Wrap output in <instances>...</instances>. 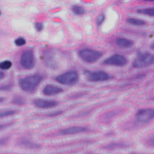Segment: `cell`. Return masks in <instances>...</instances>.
Returning <instances> with one entry per match:
<instances>
[{"label":"cell","mask_w":154,"mask_h":154,"mask_svg":"<svg viewBox=\"0 0 154 154\" xmlns=\"http://www.w3.org/2000/svg\"><path fill=\"white\" fill-rule=\"evenodd\" d=\"M11 62L8 60L4 61L0 63V69L2 70H7L11 67Z\"/></svg>","instance_id":"cell-19"},{"label":"cell","mask_w":154,"mask_h":154,"mask_svg":"<svg viewBox=\"0 0 154 154\" xmlns=\"http://www.w3.org/2000/svg\"><path fill=\"white\" fill-rule=\"evenodd\" d=\"M79 80V74L75 70H69L66 72L55 78V81L58 82L66 85H73Z\"/></svg>","instance_id":"cell-4"},{"label":"cell","mask_w":154,"mask_h":154,"mask_svg":"<svg viewBox=\"0 0 154 154\" xmlns=\"http://www.w3.org/2000/svg\"><path fill=\"white\" fill-rule=\"evenodd\" d=\"M85 131L86 128L82 126H72L61 130L60 133L61 135H71L82 132Z\"/></svg>","instance_id":"cell-13"},{"label":"cell","mask_w":154,"mask_h":154,"mask_svg":"<svg viewBox=\"0 0 154 154\" xmlns=\"http://www.w3.org/2000/svg\"><path fill=\"white\" fill-rule=\"evenodd\" d=\"M5 127H6L5 125H1V124H0V131H1L2 129H4Z\"/></svg>","instance_id":"cell-25"},{"label":"cell","mask_w":154,"mask_h":154,"mask_svg":"<svg viewBox=\"0 0 154 154\" xmlns=\"http://www.w3.org/2000/svg\"><path fill=\"white\" fill-rule=\"evenodd\" d=\"M116 44L119 48L122 49H128L133 46L134 42L126 38L119 37L116 39Z\"/></svg>","instance_id":"cell-12"},{"label":"cell","mask_w":154,"mask_h":154,"mask_svg":"<svg viewBox=\"0 0 154 154\" xmlns=\"http://www.w3.org/2000/svg\"><path fill=\"white\" fill-rule=\"evenodd\" d=\"M150 48L152 50H154V42L152 43L150 45Z\"/></svg>","instance_id":"cell-26"},{"label":"cell","mask_w":154,"mask_h":154,"mask_svg":"<svg viewBox=\"0 0 154 154\" xmlns=\"http://www.w3.org/2000/svg\"><path fill=\"white\" fill-rule=\"evenodd\" d=\"M63 91V90L56 85L48 84L43 89V93L46 96H54Z\"/></svg>","instance_id":"cell-11"},{"label":"cell","mask_w":154,"mask_h":154,"mask_svg":"<svg viewBox=\"0 0 154 154\" xmlns=\"http://www.w3.org/2000/svg\"><path fill=\"white\" fill-rule=\"evenodd\" d=\"M137 13L150 17H154V7L139 8L137 10Z\"/></svg>","instance_id":"cell-15"},{"label":"cell","mask_w":154,"mask_h":154,"mask_svg":"<svg viewBox=\"0 0 154 154\" xmlns=\"http://www.w3.org/2000/svg\"><path fill=\"white\" fill-rule=\"evenodd\" d=\"M20 145L28 149H37L39 147V146L37 144L34 143L29 140L26 138H23L20 141Z\"/></svg>","instance_id":"cell-14"},{"label":"cell","mask_w":154,"mask_h":154,"mask_svg":"<svg viewBox=\"0 0 154 154\" xmlns=\"http://www.w3.org/2000/svg\"><path fill=\"white\" fill-rule=\"evenodd\" d=\"M126 22L132 25L135 26H143L146 25V22L143 20L140 19H137V18H134V17H129L126 19Z\"/></svg>","instance_id":"cell-16"},{"label":"cell","mask_w":154,"mask_h":154,"mask_svg":"<svg viewBox=\"0 0 154 154\" xmlns=\"http://www.w3.org/2000/svg\"><path fill=\"white\" fill-rule=\"evenodd\" d=\"M4 97H2L0 96V103H1V102H2L4 101Z\"/></svg>","instance_id":"cell-27"},{"label":"cell","mask_w":154,"mask_h":154,"mask_svg":"<svg viewBox=\"0 0 154 154\" xmlns=\"http://www.w3.org/2000/svg\"><path fill=\"white\" fill-rule=\"evenodd\" d=\"M135 117L140 123H147L154 118V109L151 108L141 109L136 113Z\"/></svg>","instance_id":"cell-9"},{"label":"cell","mask_w":154,"mask_h":154,"mask_svg":"<svg viewBox=\"0 0 154 154\" xmlns=\"http://www.w3.org/2000/svg\"><path fill=\"white\" fill-rule=\"evenodd\" d=\"M72 10L76 15L81 16L85 13V9L81 5H73L72 7Z\"/></svg>","instance_id":"cell-17"},{"label":"cell","mask_w":154,"mask_h":154,"mask_svg":"<svg viewBox=\"0 0 154 154\" xmlns=\"http://www.w3.org/2000/svg\"><path fill=\"white\" fill-rule=\"evenodd\" d=\"M13 103H16V104H18V105H21V104H23L24 103V100L23 99V98H22L20 96H18V97H16L13 99Z\"/></svg>","instance_id":"cell-22"},{"label":"cell","mask_w":154,"mask_h":154,"mask_svg":"<svg viewBox=\"0 0 154 154\" xmlns=\"http://www.w3.org/2000/svg\"><path fill=\"white\" fill-rule=\"evenodd\" d=\"M154 63V55L149 52H139L134 60L132 66L135 69H143Z\"/></svg>","instance_id":"cell-1"},{"label":"cell","mask_w":154,"mask_h":154,"mask_svg":"<svg viewBox=\"0 0 154 154\" xmlns=\"http://www.w3.org/2000/svg\"><path fill=\"white\" fill-rule=\"evenodd\" d=\"M14 43L16 44V45H17L18 46H21L24 45L26 43V41H25V38H23V37H19L15 40Z\"/></svg>","instance_id":"cell-21"},{"label":"cell","mask_w":154,"mask_h":154,"mask_svg":"<svg viewBox=\"0 0 154 154\" xmlns=\"http://www.w3.org/2000/svg\"><path fill=\"white\" fill-rule=\"evenodd\" d=\"M21 66L25 69H31L34 67L35 64L33 52L31 50H26L21 55L20 59Z\"/></svg>","instance_id":"cell-7"},{"label":"cell","mask_w":154,"mask_h":154,"mask_svg":"<svg viewBox=\"0 0 154 154\" xmlns=\"http://www.w3.org/2000/svg\"><path fill=\"white\" fill-rule=\"evenodd\" d=\"M35 28L37 29V31H40L43 29V24L41 23V22H37L35 24Z\"/></svg>","instance_id":"cell-23"},{"label":"cell","mask_w":154,"mask_h":154,"mask_svg":"<svg viewBox=\"0 0 154 154\" xmlns=\"http://www.w3.org/2000/svg\"><path fill=\"white\" fill-rule=\"evenodd\" d=\"M43 60L45 64L50 69L56 70L58 67L56 55L52 49H48L43 53Z\"/></svg>","instance_id":"cell-6"},{"label":"cell","mask_w":154,"mask_h":154,"mask_svg":"<svg viewBox=\"0 0 154 154\" xmlns=\"http://www.w3.org/2000/svg\"><path fill=\"white\" fill-rule=\"evenodd\" d=\"M103 64L107 66L122 67L127 64V60L123 55L115 54L106 58L103 61Z\"/></svg>","instance_id":"cell-8"},{"label":"cell","mask_w":154,"mask_h":154,"mask_svg":"<svg viewBox=\"0 0 154 154\" xmlns=\"http://www.w3.org/2000/svg\"><path fill=\"white\" fill-rule=\"evenodd\" d=\"M0 14H1V11H0Z\"/></svg>","instance_id":"cell-29"},{"label":"cell","mask_w":154,"mask_h":154,"mask_svg":"<svg viewBox=\"0 0 154 154\" xmlns=\"http://www.w3.org/2000/svg\"><path fill=\"white\" fill-rule=\"evenodd\" d=\"M4 76H5V75H4V73L0 71V79H3V78H4Z\"/></svg>","instance_id":"cell-24"},{"label":"cell","mask_w":154,"mask_h":154,"mask_svg":"<svg viewBox=\"0 0 154 154\" xmlns=\"http://www.w3.org/2000/svg\"><path fill=\"white\" fill-rule=\"evenodd\" d=\"M16 113V110L13 109H4L0 110V118H4L11 116Z\"/></svg>","instance_id":"cell-18"},{"label":"cell","mask_w":154,"mask_h":154,"mask_svg":"<svg viewBox=\"0 0 154 154\" xmlns=\"http://www.w3.org/2000/svg\"><path fill=\"white\" fill-rule=\"evenodd\" d=\"M144 1H154V0H143Z\"/></svg>","instance_id":"cell-28"},{"label":"cell","mask_w":154,"mask_h":154,"mask_svg":"<svg viewBox=\"0 0 154 154\" xmlns=\"http://www.w3.org/2000/svg\"><path fill=\"white\" fill-rule=\"evenodd\" d=\"M105 16L103 14H100L97 17V19H96V24L99 26L100 25H102L105 20Z\"/></svg>","instance_id":"cell-20"},{"label":"cell","mask_w":154,"mask_h":154,"mask_svg":"<svg viewBox=\"0 0 154 154\" xmlns=\"http://www.w3.org/2000/svg\"><path fill=\"white\" fill-rule=\"evenodd\" d=\"M86 79L90 82H101L109 80L111 77L106 72L103 70H88L84 72Z\"/></svg>","instance_id":"cell-5"},{"label":"cell","mask_w":154,"mask_h":154,"mask_svg":"<svg viewBox=\"0 0 154 154\" xmlns=\"http://www.w3.org/2000/svg\"><path fill=\"white\" fill-rule=\"evenodd\" d=\"M34 104L38 108L46 109L50 108L57 105L58 102L53 100H47L43 99H37L34 100Z\"/></svg>","instance_id":"cell-10"},{"label":"cell","mask_w":154,"mask_h":154,"mask_svg":"<svg viewBox=\"0 0 154 154\" xmlns=\"http://www.w3.org/2000/svg\"><path fill=\"white\" fill-rule=\"evenodd\" d=\"M78 55L80 58L87 63H94L101 58L102 52L90 48H83L79 51Z\"/></svg>","instance_id":"cell-3"},{"label":"cell","mask_w":154,"mask_h":154,"mask_svg":"<svg viewBox=\"0 0 154 154\" xmlns=\"http://www.w3.org/2000/svg\"><path fill=\"white\" fill-rule=\"evenodd\" d=\"M42 79L40 75H34L25 77L19 81V86L21 89L25 91H34Z\"/></svg>","instance_id":"cell-2"}]
</instances>
